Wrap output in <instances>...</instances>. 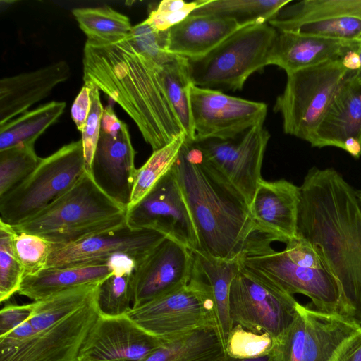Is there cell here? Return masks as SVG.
<instances>
[{
	"mask_svg": "<svg viewBox=\"0 0 361 361\" xmlns=\"http://www.w3.org/2000/svg\"><path fill=\"white\" fill-rule=\"evenodd\" d=\"M300 189L297 235L317 250L337 280L346 314L361 324V207L333 168L313 166Z\"/></svg>",
	"mask_w": 361,
	"mask_h": 361,
	"instance_id": "cell-1",
	"label": "cell"
},
{
	"mask_svg": "<svg viewBox=\"0 0 361 361\" xmlns=\"http://www.w3.org/2000/svg\"><path fill=\"white\" fill-rule=\"evenodd\" d=\"M82 63L84 82L118 104L153 151L185 133L167 99L159 66L137 50L130 35L111 43L87 40Z\"/></svg>",
	"mask_w": 361,
	"mask_h": 361,
	"instance_id": "cell-2",
	"label": "cell"
},
{
	"mask_svg": "<svg viewBox=\"0 0 361 361\" xmlns=\"http://www.w3.org/2000/svg\"><path fill=\"white\" fill-rule=\"evenodd\" d=\"M172 168L197 229L198 252L233 260L271 245L245 198L204 161L195 140L186 137Z\"/></svg>",
	"mask_w": 361,
	"mask_h": 361,
	"instance_id": "cell-3",
	"label": "cell"
},
{
	"mask_svg": "<svg viewBox=\"0 0 361 361\" xmlns=\"http://www.w3.org/2000/svg\"><path fill=\"white\" fill-rule=\"evenodd\" d=\"M127 209L106 195L87 171L63 195L26 221L12 226L52 245L73 243L126 223Z\"/></svg>",
	"mask_w": 361,
	"mask_h": 361,
	"instance_id": "cell-4",
	"label": "cell"
},
{
	"mask_svg": "<svg viewBox=\"0 0 361 361\" xmlns=\"http://www.w3.org/2000/svg\"><path fill=\"white\" fill-rule=\"evenodd\" d=\"M278 31L268 23L240 28L206 55L188 59L195 86L221 91L241 90L247 78L268 66Z\"/></svg>",
	"mask_w": 361,
	"mask_h": 361,
	"instance_id": "cell-5",
	"label": "cell"
},
{
	"mask_svg": "<svg viewBox=\"0 0 361 361\" xmlns=\"http://www.w3.org/2000/svg\"><path fill=\"white\" fill-rule=\"evenodd\" d=\"M85 171L82 140L42 158L30 175L0 197V221L14 226L32 218L70 190Z\"/></svg>",
	"mask_w": 361,
	"mask_h": 361,
	"instance_id": "cell-6",
	"label": "cell"
},
{
	"mask_svg": "<svg viewBox=\"0 0 361 361\" xmlns=\"http://www.w3.org/2000/svg\"><path fill=\"white\" fill-rule=\"evenodd\" d=\"M350 72L340 59L287 75L274 106L282 117L284 133L308 142Z\"/></svg>",
	"mask_w": 361,
	"mask_h": 361,
	"instance_id": "cell-7",
	"label": "cell"
},
{
	"mask_svg": "<svg viewBox=\"0 0 361 361\" xmlns=\"http://www.w3.org/2000/svg\"><path fill=\"white\" fill-rule=\"evenodd\" d=\"M127 314L147 332L166 341L200 329L216 331L212 289L196 262L193 276L187 284L132 308Z\"/></svg>",
	"mask_w": 361,
	"mask_h": 361,
	"instance_id": "cell-8",
	"label": "cell"
},
{
	"mask_svg": "<svg viewBox=\"0 0 361 361\" xmlns=\"http://www.w3.org/2000/svg\"><path fill=\"white\" fill-rule=\"evenodd\" d=\"M298 304L293 295L241 263L231 283L229 314L232 326L267 334L274 340L293 322Z\"/></svg>",
	"mask_w": 361,
	"mask_h": 361,
	"instance_id": "cell-9",
	"label": "cell"
},
{
	"mask_svg": "<svg viewBox=\"0 0 361 361\" xmlns=\"http://www.w3.org/2000/svg\"><path fill=\"white\" fill-rule=\"evenodd\" d=\"M361 324L352 317L301 304L289 326L275 340L271 361H331Z\"/></svg>",
	"mask_w": 361,
	"mask_h": 361,
	"instance_id": "cell-10",
	"label": "cell"
},
{
	"mask_svg": "<svg viewBox=\"0 0 361 361\" xmlns=\"http://www.w3.org/2000/svg\"><path fill=\"white\" fill-rule=\"evenodd\" d=\"M98 290V289H97ZM97 293L61 319L33 314L32 336L19 345L0 352V361H78L82 346L99 310Z\"/></svg>",
	"mask_w": 361,
	"mask_h": 361,
	"instance_id": "cell-11",
	"label": "cell"
},
{
	"mask_svg": "<svg viewBox=\"0 0 361 361\" xmlns=\"http://www.w3.org/2000/svg\"><path fill=\"white\" fill-rule=\"evenodd\" d=\"M239 259L244 267L264 275L289 294L307 296L317 310L347 316L340 286L327 269L299 266L284 250L276 251L271 245Z\"/></svg>",
	"mask_w": 361,
	"mask_h": 361,
	"instance_id": "cell-12",
	"label": "cell"
},
{
	"mask_svg": "<svg viewBox=\"0 0 361 361\" xmlns=\"http://www.w3.org/2000/svg\"><path fill=\"white\" fill-rule=\"evenodd\" d=\"M126 223L132 228L157 231L192 252L200 250L197 229L173 168L127 209Z\"/></svg>",
	"mask_w": 361,
	"mask_h": 361,
	"instance_id": "cell-13",
	"label": "cell"
},
{
	"mask_svg": "<svg viewBox=\"0 0 361 361\" xmlns=\"http://www.w3.org/2000/svg\"><path fill=\"white\" fill-rule=\"evenodd\" d=\"M270 137L263 123L233 140H195L204 161L246 200L249 207L259 182Z\"/></svg>",
	"mask_w": 361,
	"mask_h": 361,
	"instance_id": "cell-14",
	"label": "cell"
},
{
	"mask_svg": "<svg viewBox=\"0 0 361 361\" xmlns=\"http://www.w3.org/2000/svg\"><path fill=\"white\" fill-rule=\"evenodd\" d=\"M166 237L157 231L132 228L125 223L73 243L51 244L46 268L107 263L117 256H126L136 264Z\"/></svg>",
	"mask_w": 361,
	"mask_h": 361,
	"instance_id": "cell-15",
	"label": "cell"
},
{
	"mask_svg": "<svg viewBox=\"0 0 361 361\" xmlns=\"http://www.w3.org/2000/svg\"><path fill=\"white\" fill-rule=\"evenodd\" d=\"M195 140H233L251 128L264 123L267 106L224 94L221 91L190 87Z\"/></svg>",
	"mask_w": 361,
	"mask_h": 361,
	"instance_id": "cell-16",
	"label": "cell"
},
{
	"mask_svg": "<svg viewBox=\"0 0 361 361\" xmlns=\"http://www.w3.org/2000/svg\"><path fill=\"white\" fill-rule=\"evenodd\" d=\"M135 156L127 125L106 106L90 173L106 195L126 209L137 170Z\"/></svg>",
	"mask_w": 361,
	"mask_h": 361,
	"instance_id": "cell-17",
	"label": "cell"
},
{
	"mask_svg": "<svg viewBox=\"0 0 361 361\" xmlns=\"http://www.w3.org/2000/svg\"><path fill=\"white\" fill-rule=\"evenodd\" d=\"M195 269L193 252L166 237L135 264L131 276L132 308L187 284Z\"/></svg>",
	"mask_w": 361,
	"mask_h": 361,
	"instance_id": "cell-18",
	"label": "cell"
},
{
	"mask_svg": "<svg viewBox=\"0 0 361 361\" xmlns=\"http://www.w3.org/2000/svg\"><path fill=\"white\" fill-rule=\"evenodd\" d=\"M166 342L147 332L128 314H99L78 361H143Z\"/></svg>",
	"mask_w": 361,
	"mask_h": 361,
	"instance_id": "cell-19",
	"label": "cell"
},
{
	"mask_svg": "<svg viewBox=\"0 0 361 361\" xmlns=\"http://www.w3.org/2000/svg\"><path fill=\"white\" fill-rule=\"evenodd\" d=\"M300 202V187L285 179L274 181L262 179L250 209L261 233L273 242L286 244L297 236Z\"/></svg>",
	"mask_w": 361,
	"mask_h": 361,
	"instance_id": "cell-20",
	"label": "cell"
},
{
	"mask_svg": "<svg viewBox=\"0 0 361 361\" xmlns=\"http://www.w3.org/2000/svg\"><path fill=\"white\" fill-rule=\"evenodd\" d=\"M71 75L68 63L59 61L35 71L0 80V125L27 111Z\"/></svg>",
	"mask_w": 361,
	"mask_h": 361,
	"instance_id": "cell-21",
	"label": "cell"
},
{
	"mask_svg": "<svg viewBox=\"0 0 361 361\" xmlns=\"http://www.w3.org/2000/svg\"><path fill=\"white\" fill-rule=\"evenodd\" d=\"M350 72L336 93L309 143L313 147H335L343 149L345 140L361 142V83Z\"/></svg>",
	"mask_w": 361,
	"mask_h": 361,
	"instance_id": "cell-22",
	"label": "cell"
},
{
	"mask_svg": "<svg viewBox=\"0 0 361 361\" xmlns=\"http://www.w3.org/2000/svg\"><path fill=\"white\" fill-rule=\"evenodd\" d=\"M359 41H341L279 32L269 53L268 64L284 70L287 75L324 62L342 59Z\"/></svg>",
	"mask_w": 361,
	"mask_h": 361,
	"instance_id": "cell-23",
	"label": "cell"
},
{
	"mask_svg": "<svg viewBox=\"0 0 361 361\" xmlns=\"http://www.w3.org/2000/svg\"><path fill=\"white\" fill-rule=\"evenodd\" d=\"M242 28L235 21L213 16L190 15L168 30V51L188 59L200 58Z\"/></svg>",
	"mask_w": 361,
	"mask_h": 361,
	"instance_id": "cell-24",
	"label": "cell"
},
{
	"mask_svg": "<svg viewBox=\"0 0 361 361\" xmlns=\"http://www.w3.org/2000/svg\"><path fill=\"white\" fill-rule=\"evenodd\" d=\"M118 257L107 263L45 268L35 275L24 277L18 293L38 301L68 289L100 282L112 273Z\"/></svg>",
	"mask_w": 361,
	"mask_h": 361,
	"instance_id": "cell-25",
	"label": "cell"
},
{
	"mask_svg": "<svg viewBox=\"0 0 361 361\" xmlns=\"http://www.w3.org/2000/svg\"><path fill=\"white\" fill-rule=\"evenodd\" d=\"M193 254L199 269L212 289L216 332L226 354L228 340L233 328L229 314L230 287L233 278L240 269V258L224 260L201 252Z\"/></svg>",
	"mask_w": 361,
	"mask_h": 361,
	"instance_id": "cell-26",
	"label": "cell"
},
{
	"mask_svg": "<svg viewBox=\"0 0 361 361\" xmlns=\"http://www.w3.org/2000/svg\"><path fill=\"white\" fill-rule=\"evenodd\" d=\"M290 4L268 22L279 32L289 31L300 24L323 18L361 19V0H304Z\"/></svg>",
	"mask_w": 361,
	"mask_h": 361,
	"instance_id": "cell-27",
	"label": "cell"
},
{
	"mask_svg": "<svg viewBox=\"0 0 361 361\" xmlns=\"http://www.w3.org/2000/svg\"><path fill=\"white\" fill-rule=\"evenodd\" d=\"M226 357L215 329L204 328L166 342L143 361H222Z\"/></svg>",
	"mask_w": 361,
	"mask_h": 361,
	"instance_id": "cell-28",
	"label": "cell"
},
{
	"mask_svg": "<svg viewBox=\"0 0 361 361\" xmlns=\"http://www.w3.org/2000/svg\"><path fill=\"white\" fill-rule=\"evenodd\" d=\"M64 102H51L0 125V151L36 140L63 114Z\"/></svg>",
	"mask_w": 361,
	"mask_h": 361,
	"instance_id": "cell-29",
	"label": "cell"
},
{
	"mask_svg": "<svg viewBox=\"0 0 361 361\" xmlns=\"http://www.w3.org/2000/svg\"><path fill=\"white\" fill-rule=\"evenodd\" d=\"M291 2V0H205L190 15L230 19L244 27L268 23Z\"/></svg>",
	"mask_w": 361,
	"mask_h": 361,
	"instance_id": "cell-30",
	"label": "cell"
},
{
	"mask_svg": "<svg viewBox=\"0 0 361 361\" xmlns=\"http://www.w3.org/2000/svg\"><path fill=\"white\" fill-rule=\"evenodd\" d=\"M159 74L167 99L180 124L190 140H195L190 103V87L192 84L188 69V59L176 56L159 66Z\"/></svg>",
	"mask_w": 361,
	"mask_h": 361,
	"instance_id": "cell-31",
	"label": "cell"
},
{
	"mask_svg": "<svg viewBox=\"0 0 361 361\" xmlns=\"http://www.w3.org/2000/svg\"><path fill=\"white\" fill-rule=\"evenodd\" d=\"M135 262L126 256L118 257L114 271L99 284V314L106 317L127 314L132 309L131 276Z\"/></svg>",
	"mask_w": 361,
	"mask_h": 361,
	"instance_id": "cell-32",
	"label": "cell"
},
{
	"mask_svg": "<svg viewBox=\"0 0 361 361\" xmlns=\"http://www.w3.org/2000/svg\"><path fill=\"white\" fill-rule=\"evenodd\" d=\"M87 41L111 43L130 35L133 26L126 16L110 7L78 8L72 10Z\"/></svg>",
	"mask_w": 361,
	"mask_h": 361,
	"instance_id": "cell-33",
	"label": "cell"
},
{
	"mask_svg": "<svg viewBox=\"0 0 361 361\" xmlns=\"http://www.w3.org/2000/svg\"><path fill=\"white\" fill-rule=\"evenodd\" d=\"M183 133L164 147L153 151L147 161L135 172L129 209L138 203L176 163L186 140Z\"/></svg>",
	"mask_w": 361,
	"mask_h": 361,
	"instance_id": "cell-34",
	"label": "cell"
},
{
	"mask_svg": "<svg viewBox=\"0 0 361 361\" xmlns=\"http://www.w3.org/2000/svg\"><path fill=\"white\" fill-rule=\"evenodd\" d=\"M34 145L20 144L0 151V197L4 195L37 168L41 161Z\"/></svg>",
	"mask_w": 361,
	"mask_h": 361,
	"instance_id": "cell-35",
	"label": "cell"
},
{
	"mask_svg": "<svg viewBox=\"0 0 361 361\" xmlns=\"http://www.w3.org/2000/svg\"><path fill=\"white\" fill-rule=\"evenodd\" d=\"M13 228L0 221V301L18 293L24 278L13 245Z\"/></svg>",
	"mask_w": 361,
	"mask_h": 361,
	"instance_id": "cell-36",
	"label": "cell"
},
{
	"mask_svg": "<svg viewBox=\"0 0 361 361\" xmlns=\"http://www.w3.org/2000/svg\"><path fill=\"white\" fill-rule=\"evenodd\" d=\"M286 32L335 40L358 41L361 37V19L353 17L319 19L300 24Z\"/></svg>",
	"mask_w": 361,
	"mask_h": 361,
	"instance_id": "cell-37",
	"label": "cell"
},
{
	"mask_svg": "<svg viewBox=\"0 0 361 361\" xmlns=\"http://www.w3.org/2000/svg\"><path fill=\"white\" fill-rule=\"evenodd\" d=\"M13 245L23 267L24 277L35 275L47 267L51 244L44 238L14 230Z\"/></svg>",
	"mask_w": 361,
	"mask_h": 361,
	"instance_id": "cell-38",
	"label": "cell"
},
{
	"mask_svg": "<svg viewBox=\"0 0 361 361\" xmlns=\"http://www.w3.org/2000/svg\"><path fill=\"white\" fill-rule=\"evenodd\" d=\"M274 339L267 334H257L240 325L233 326L226 354L234 360H250L269 355Z\"/></svg>",
	"mask_w": 361,
	"mask_h": 361,
	"instance_id": "cell-39",
	"label": "cell"
},
{
	"mask_svg": "<svg viewBox=\"0 0 361 361\" xmlns=\"http://www.w3.org/2000/svg\"><path fill=\"white\" fill-rule=\"evenodd\" d=\"M130 38L137 50L159 66L176 56L168 51V30H157L145 20L133 26Z\"/></svg>",
	"mask_w": 361,
	"mask_h": 361,
	"instance_id": "cell-40",
	"label": "cell"
},
{
	"mask_svg": "<svg viewBox=\"0 0 361 361\" xmlns=\"http://www.w3.org/2000/svg\"><path fill=\"white\" fill-rule=\"evenodd\" d=\"M205 0L186 2L183 0H164L152 11L145 20L153 28L167 31L187 18Z\"/></svg>",
	"mask_w": 361,
	"mask_h": 361,
	"instance_id": "cell-41",
	"label": "cell"
},
{
	"mask_svg": "<svg viewBox=\"0 0 361 361\" xmlns=\"http://www.w3.org/2000/svg\"><path fill=\"white\" fill-rule=\"evenodd\" d=\"M85 84L90 88L92 104L85 127L81 132V140L83 145L85 168L90 173L99 136L101 121L104 108L101 102L99 88L90 82H85Z\"/></svg>",
	"mask_w": 361,
	"mask_h": 361,
	"instance_id": "cell-42",
	"label": "cell"
},
{
	"mask_svg": "<svg viewBox=\"0 0 361 361\" xmlns=\"http://www.w3.org/2000/svg\"><path fill=\"white\" fill-rule=\"evenodd\" d=\"M284 252L293 262L299 266L327 269L316 249L308 241L298 235L286 243Z\"/></svg>",
	"mask_w": 361,
	"mask_h": 361,
	"instance_id": "cell-43",
	"label": "cell"
},
{
	"mask_svg": "<svg viewBox=\"0 0 361 361\" xmlns=\"http://www.w3.org/2000/svg\"><path fill=\"white\" fill-rule=\"evenodd\" d=\"M36 302L24 305H7L0 311V337L30 319L35 311Z\"/></svg>",
	"mask_w": 361,
	"mask_h": 361,
	"instance_id": "cell-44",
	"label": "cell"
},
{
	"mask_svg": "<svg viewBox=\"0 0 361 361\" xmlns=\"http://www.w3.org/2000/svg\"><path fill=\"white\" fill-rule=\"evenodd\" d=\"M90 90L84 84L75 99L71 110V117L78 130L82 131L91 108Z\"/></svg>",
	"mask_w": 361,
	"mask_h": 361,
	"instance_id": "cell-45",
	"label": "cell"
},
{
	"mask_svg": "<svg viewBox=\"0 0 361 361\" xmlns=\"http://www.w3.org/2000/svg\"><path fill=\"white\" fill-rule=\"evenodd\" d=\"M331 361H361V326L343 343Z\"/></svg>",
	"mask_w": 361,
	"mask_h": 361,
	"instance_id": "cell-46",
	"label": "cell"
},
{
	"mask_svg": "<svg viewBox=\"0 0 361 361\" xmlns=\"http://www.w3.org/2000/svg\"><path fill=\"white\" fill-rule=\"evenodd\" d=\"M357 48L348 51L341 59L343 67L350 72H355L361 67L360 57Z\"/></svg>",
	"mask_w": 361,
	"mask_h": 361,
	"instance_id": "cell-47",
	"label": "cell"
},
{
	"mask_svg": "<svg viewBox=\"0 0 361 361\" xmlns=\"http://www.w3.org/2000/svg\"><path fill=\"white\" fill-rule=\"evenodd\" d=\"M343 149L353 157L358 159L361 156V142L354 137H350L344 142Z\"/></svg>",
	"mask_w": 361,
	"mask_h": 361,
	"instance_id": "cell-48",
	"label": "cell"
},
{
	"mask_svg": "<svg viewBox=\"0 0 361 361\" xmlns=\"http://www.w3.org/2000/svg\"><path fill=\"white\" fill-rule=\"evenodd\" d=\"M357 51L360 55V61H361V42L360 41H359ZM352 76L355 80H357L358 82L361 83V67L358 71H357L355 72H353Z\"/></svg>",
	"mask_w": 361,
	"mask_h": 361,
	"instance_id": "cell-49",
	"label": "cell"
},
{
	"mask_svg": "<svg viewBox=\"0 0 361 361\" xmlns=\"http://www.w3.org/2000/svg\"><path fill=\"white\" fill-rule=\"evenodd\" d=\"M222 361H271L269 355L265 357L257 358V359H250V360H234L231 359L228 357H226Z\"/></svg>",
	"mask_w": 361,
	"mask_h": 361,
	"instance_id": "cell-50",
	"label": "cell"
},
{
	"mask_svg": "<svg viewBox=\"0 0 361 361\" xmlns=\"http://www.w3.org/2000/svg\"><path fill=\"white\" fill-rule=\"evenodd\" d=\"M356 195L360 203V205L361 207V190H356Z\"/></svg>",
	"mask_w": 361,
	"mask_h": 361,
	"instance_id": "cell-51",
	"label": "cell"
},
{
	"mask_svg": "<svg viewBox=\"0 0 361 361\" xmlns=\"http://www.w3.org/2000/svg\"><path fill=\"white\" fill-rule=\"evenodd\" d=\"M358 41H360V42H361V37H360V39H358Z\"/></svg>",
	"mask_w": 361,
	"mask_h": 361,
	"instance_id": "cell-52",
	"label": "cell"
}]
</instances>
